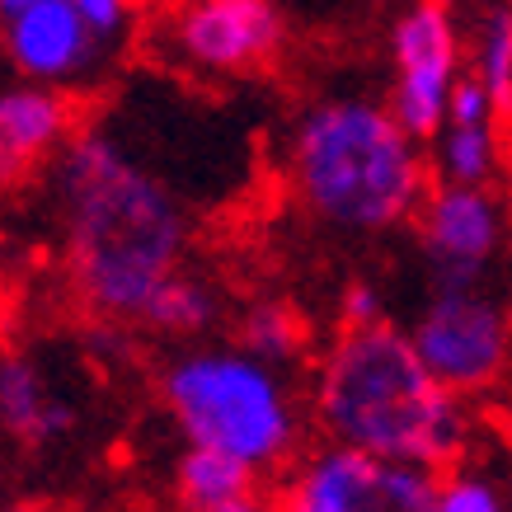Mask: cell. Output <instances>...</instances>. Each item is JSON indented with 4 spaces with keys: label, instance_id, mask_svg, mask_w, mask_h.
Listing matches in <instances>:
<instances>
[{
    "label": "cell",
    "instance_id": "obj_22",
    "mask_svg": "<svg viewBox=\"0 0 512 512\" xmlns=\"http://www.w3.org/2000/svg\"><path fill=\"white\" fill-rule=\"evenodd\" d=\"M5 512H43V508H33V503H15V508H5Z\"/></svg>",
    "mask_w": 512,
    "mask_h": 512
},
{
    "label": "cell",
    "instance_id": "obj_8",
    "mask_svg": "<svg viewBox=\"0 0 512 512\" xmlns=\"http://www.w3.org/2000/svg\"><path fill=\"white\" fill-rule=\"evenodd\" d=\"M160 52L193 76H254L278 62L287 24L273 0H174Z\"/></svg>",
    "mask_w": 512,
    "mask_h": 512
},
{
    "label": "cell",
    "instance_id": "obj_6",
    "mask_svg": "<svg viewBox=\"0 0 512 512\" xmlns=\"http://www.w3.org/2000/svg\"><path fill=\"white\" fill-rule=\"evenodd\" d=\"M433 503L437 470L339 442L306 451L273 494V512H433Z\"/></svg>",
    "mask_w": 512,
    "mask_h": 512
},
{
    "label": "cell",
    "instance_id": "obj_7",
    "mask_svg": "<svg viewBox=\"0 0 512 512\" xmlns=\"http://www.w3.org/2000/svg\"><path fill=\"white\" fill-rule=\"evenodd\" d=\"M390 113L404 123L409 137L433 146L451 113L470 62L456 29V10L437 0H409L390 24Z\"/></svg>",
    "mask_w": 512,
    "mask_h": 512
},
{
    "label": "cell",
    "instance_id": "obj_17",
    "mask_svg": "<svg viewBox=\"0 0 512 512\" xmlns=\"http://www.w3.org/2000/svg\"><path fill=\"white\" fill-rule=\"evenodd\" d=\"M470 76L480 80L489 99L498 104L503 123H512V5L508 0H489L470 29L466 47Z\"/></svg>",
    "mask_w": 512,
    "mask_h": 512
},
{
    "label": "cell",
    "instance_id": "obj_16",
    "mask_svg": "<svg viewBox=\"0 0 512 512\" xmlns=\"http://www.w3.org/2000/svg\"><path fill=\"white\" fill-rule=\"evenodd\" d=\"M221 320V296L212 282H202L198 273L179 268L156 296L151 306L141 311L137 325L156 329V334H170V339H198Z\"/></svg>",
    "mask_w": 512,
    "mask_h": 512
},
{
    "label": "cell",
    "instance_id": "obj_9",
    "mask_svg": "<svg viewBox=\"0 0 512 512\" xmlns=\"http://www.w3.org/2000/svg\"><path fill=\"white\" fill-rule=\"evenodd\" d=\"M428 287L503 282L512 221L489 184H437L414 217Z\"/></svg>",
    "mask_w": 512,
    "mask_h": 512
},
{
    "label": "cell",
    "instance_id": "obj_12",
    "mask_svg": "<svg viewBox=\"0 0 512 512\" xmlns=\"http://www.w3.org/2000/svg\"><path fill=\"white\" fill-rule=\"evenodd\" d=\"M80 409L71 390L52 376L43 357L33 353H5L0 362V423L5 437L24 451H47L76 433Z\"/></svg>",
    "mask_w": 512,
    "mask_h": 512
},
{
    "label": "cell",
    "instance_id": "obj_2",
    "mask_svg": "<svg viewBox=\"0 0 512 512\" xmlns=\"http://www.w3.org/2000/svg\"><path fill=\"white\" fill-rule=\"evenodd\" d=\"M315 423L325 442L447 470L470 451L461 395L428 372L409 329H339L315 362Z\"/></svg>",
    "mask_w": 512,
    "mask_h": 512
},
{
    "label": "cell",
    "instance_id": "obj_5",
    "mask_svg": "<svg viewBox=\"0 0 512 512\" xmlns=\"http://www.w3.org/2000/svg\"><path fill=\"white\" fill-rule=\"evenodd\" d=\"M409 339L428 372L456 395H480L508 372L512 357V292L484 287H428L409 320Z\"/></svg>",
    "mask_w": 512,
    "mask_h": 512
},
{
    "label": "cell",
    "instance_id": "obj_20",
    "mask_svg": "<svg viewBox=\"0 0 512 512\" xmlns=\"http://www.w3.org/2000/svg\"><path fill=\"white\" fill-rule=\"evenodd\" d=\"M386 325V296L372 278H348L339 292V329Z\"/></svg>",
    "mask_w": 512,
    "mask_h": 512
},
{
    "label": "cell",
    "instance_id": "obj_11",
    "mask_svg": "<svg viewBox=\"0 0 512 512\" xmlns=\"http://www.w3.org/2000/svg\"><path fill=\"white\" fill-rule=\"evenodd\" d=\"M76 94L15 80L0 94V174L5 184H24L29 174L47 170L76 137Z\"/></svg>",
    "mask_w": 512,
    "mask_h": 512
},
{
    "label": "cell",
    "instance_id": "obj_21",
    "mask_svg": "<svg viewBox=\"0 0 512 512\" xmlns=\"http://www.w3.org/2000/svg\"><path fill=\"white\" fill-rule=\"evenodd\" d=\"M33 5H43V0H0V19H15L24 10H33Z\"/></svg>",
    "mask_w": 512,
    "mask_h": 512
},
{
    "label": "cell",
    "instance_id": "obj_10",
    "mask_svg": "<svg viewBox=\"0 0 512 512\" xmlns=\"http://www.w3.org/2000/svg\"><path fill=\"white\" fill-rule=\"evenodd\" d=\"M0 29H5V62L15 80L52 85L66 94L104 85L123 62L94 38L71 0H43L15 19H0Z\"/></svg>",
    "mask_w": 512,
    "mask_h": 512
},
{
    "label": "cell",
    "instance_id": "obj_3",
    "mask_svg": "<svg viewBox=\"0 0 512 512\" xmlns=\"http://www.w3.org/2000/svg\"><path fill=\"white\" fill-rule=\"evenodd\" d=\"M287 184L306 217L343 235L400 231L433 193L423 141L367 94H320L296 113Z\"/></svg>",
    "mask_w": 512,
    "mask_h": 512
},
{
    "label": "cell",
    "instance_id": "obj_4",
    "mask_svg": "<svg viewBox=\"0 0 512 512\" xmlns=\"http://www.w3.org/2000/svg\"><path fill=\"white\" fill-rule=\"evenodd\" d=\"M160 400L184 447H212L235 461L278 470L301 442V414L282 367L245 353L240 343H193L160 367Z\"/></svg>",
    "mask_w": 512,
    "mask_h": 512
},
{
    "label": "cell",
    "instance_id": "obj_13",
    "mask_svg": "<svg viewBox=\"0 0 512 512\" xmlns=\"http://www.w3.org/2000/svg\"><path fill=\"white\" fill-rule=\"evenodd\" d=\"M498 123L503 113L480 80L466 71L451 99L442 132L433 137V170L442 184H489L498 170Z\"/></svg>",
    "mask_w": 512,
    "mask_h": 512
},
{
    "label": "cell",
    "instance_id": "obj_14",
    "mask_svg": "<svg viewBox=\"0 0 512 512\" xmlns=\"http://www.w3.org/2000/svg\"><path fill=\"white\" fill-rule=\"evenodd\" d=\"M170 489H174L179 512H221V508H231V503H240V498L259 494L264 484H259V470L226 456V451L184 447L179 461H174Z\"/></svg>",
    "mask_w": 512,
    "mask_h": 512
},
{
    "label": "cell",
    "instance_id": "obj_15",
    "mask_svg": "<svg viewBox=\"0 0 512 512\" xmlns=\"http://www.w3.org/2000/svg\"><path fill=\"white\" fill-rule=\"evenodd\" d=\"M433 512H512V456L470 447L461 461L437 470Z\"/></svg>",
    "mask_w": 512,
    "mask_h": 512
},
{
    "label": "cell",
    "instance_id": "obj_18",
    "mask_svg": "<svg viewBox=\"0 0 512 512\" xmlns=\"http://www.w3.org/2000/svg\"><path fill=\"white\" fill-rule=\"evenodd\" d=\"M240 348L254 357H264L273 367H292L296 357L306 353V325L296 320L287 301H254L240 315Z\"/></svg>",
    "mask_w": 512,
    "mask_h": 512
},
{
    "label": "cell",
    "instance_id": "obj_23",
    "mask_svg": "<svg viewBox=\"0 0 512 512\" xmlns=\"http://www.w3.org/2000/svg\"><path fill=\"white\" fill-rule=\"evenodd\" d=\"M437 5H447V10H461V5H466V0H437Z\"/></svg>",
    "mask_w": 512,
    "mask_h": 512
},
{
    "label": "cell",
    "instance_id": "obj_19",
    "mask_svg": "<svg viewBox=\"0 0 512 512\" xmlns=\"http://www.w3.org/2000/svg\"><path fill=\"white\" fill-rule=\"evenodd\" d=\"M71 5L113 57H127V47L137 38V0H71Z\"/></svg>",
    "mask_w": 512,
    "mask_h": 512
},
{
    "label": "cell",
    "instance_id": "obj_1",
    "mask_svg": "<svg viewBox=\"0 0 512 512\" xmlns=\"http://www.w3.org/2000/svg\"><path fill=\"white\" fill-rule=\"evenodd\" d=\"M43 179L71 296L104 325H137L184 268L193 240L184 198L109 127H80Z\"/></svg>",
    "mask_w": 512,
    "mask_h": 512
}]
</instances>
